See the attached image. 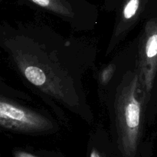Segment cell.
Returning <instances> with one entry per match:
<instances>
[{"label":"cell","instance_id":"cell-1","mask_svg":"<svg viewBox=\"0 0 157 157\" xmlns=\"http://www.w3.org/2000/svg\"><path fill=\"white\" fill-rule=\"evenodd\" d=\"M140 109L139 105L136 102H132L126 109V120L127 124L131 129L137 127L140 123Z\"/></svg>","mask_w":157,"mask_h":157},{"label":"cell","instance_id":"cell-2","mask_svg":"<svg viewBox=\"0 0 157 157\" xmlns=\"http://www.w3.org/2000/svg\"><path fill=\"white\" fill-rule=\"evenodd\" d=\"M25 76L29 81L36 86H41L46 81L45 74L36 66H29L25 71Z\"/></svg>","mask_w":157,"mask_h":157},{"label":"cell","instance_id":"cell-3","mask_svg":"<svg viewBox=\"0 0 157 157\" xmlns=\"http://www.w3.org/2000/svg\"><path fill=\"white\" fill-rule=\"evenodd\" d=\"M0 114L2 117L7 116L15 120H22L25 116L24 112L21 109L3 103L0 104Z\"/></svg>","mask_w":157,"mask_h":157},{"label":"cell","instance_id":"cell-4","mask_svg":"<svg viewBox=\"0 0 157 157\" xmlns=\"http://www.w3.org/2000/svg\"><path fill=\"white\" fill-rule=\"evenodd\" d=\"M147 56L148 58H154L157 55V33H154L149 38L146 48Z\"/></svg>","mask_w":157,"mask_h":157},{"label":"cell","instance_id":"cell-5","mask_svg":"<svg viewBox=\"0 0 157 157\" xmlns=\"http://www.w3.org/2000/svg\"><path fill=\"white\" fill-rule=\"evenodd\" d=\"M140 0H130L126 5L124 10V15L126 18H130L136 14L139 8Z\"/></svg>","mask_w":157,"mask_h":157},{"label":"cell","instance_id":"cell-6","mask_svg":"<svg viewBox=\"0 0 157 157\" xmlns=\"http://www.w3.org/2000/svg\"><path fill=\"white\" fill-rule=\"evenodd\" d=\"M33 2L41 7H52V6H58L57 0H32Z\"/></svg>","mask_w":157,"mask_h":157},{"label":"cell","instance_id":"cell-7","mask_svg":"<svg viewBox=\"0 0 157 157\" xmlns=\"http://www.w3.org/2000/svg\"><path fill=\"white\" fill-rule=\"evenodd\" d=\"M18 157H34V156H32V155H28V154H25V153H20L18 155Z\"/></svg>","mask_w":157,"mask_h":157},{"label":"cell","instance_id":"cell-8","mask_svg":"<svg viewBox=\"0 0 157 157\" xmlns=\"http://www.w3.org/2000/svg\"><path fill=\"white\" fill-rule=\"evenodd\" d=\"M90 157H100V155L95 151H93L91 152V154H90Z\"/></svg>","mask_w":157,"mask_h":157}]
</instances>
